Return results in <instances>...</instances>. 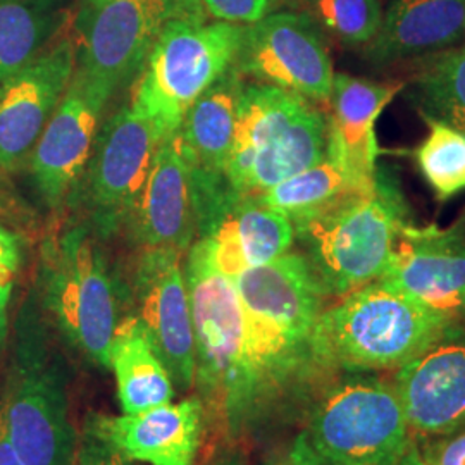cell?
Instances as JSON below:
<instances>
[{
    "label": "cell",
    "instance_id": "36",
    "mask_svg": "<svg viewBox=\"0 0 465 465\" xmlns=\"http://www.w3.org/2000/svg\"><path fill=\"white\" fill-rule=\"evenodd\" d=\"M13 293V282L0 284V341L5 338L7 332V305Z\"/></svg>",
    "mask_w": 465,
    "mask_h": 465
},
{
    "label": "cell",
    "instance_id": "15",
    "mask_svg": "<svg viewBox=\"0 0 465 465\" xmlns=\"http://www.w3.org/2000/svg\"><path fill=\"white\" fill-rule=\"evenodd\" d=\"M232 282L253 322L309 355V338L328 295L300 252L250 267Z\"/></svg>",
    "mask_w": 465,
    "mask_h": 465
},
{
    "label": "cell",
    "instance_id": "12",
    "mask_svg": "<svg viewBox=\"0 0 465 465\" xmlns=\"http://www.w3.org/2000/svg\"><path fill=\"white\" fill-rule=\"evenodd\" d=\"M183 255L173 249H143L132 288L134 316L180 391L195 384V334Z\"/></svg>",
    "mask_w": 465,
    "mask_h": 465
},
{
    "label": "cell",
    "instance_id": "25",
    "mask_svg": "<svg viewBox=\"0 0 465 465\" xmlns=\"http://www.w3.org/2000/svg\"><path fill=\"white\" fill-rule=\"evenodd\" d=\"M78 0H0V80L55 44Z\"/></svg>",
    "mask_w": 465,
    "mask_h": 465
},
{
    "label": "cell",
    "instance_id": "32",
    "mask_svg": "<svg viewBox=\"0 0 465 465\" xmlns=\"http://www.w3.org/2000/svg\"><path fill=\"white\" fill-rule=\"evenodd\" d=\"M264 465H328V462L317 453L307 432L303 431L286 449L274 453Z\"/></svg>",
    "mask_w": 465,
    "mask_h": 465
},
{
    "label": "cell",
    "instance_id": "29",
    "mask_svg": "<svg viewBox=\"0 0 465 465\" xmlns=\"http://www.w3.org/2000/svg\"><path fill=\"white\" fill-rule=\"evenodd\" d=\"M381 0H307V15L347 45L371 44L382 21Z\"/></svg>",
    "mask_w": 465,
    "mask_h": 465
},
{
    "label": "cell",
    "instance_id": "9",
    "mask_svg": "<svg viewBox=\"0 0 465 465\" xmlns=\"http://www.w3.org/2000/svg\"><path fill=\"white\" fill-rule=\"evenodd\" d=\"M161 142L153 123L132 104L100 126L84 174L90 228L99 238L128 226Z\"/></svg>",
    "mask_w": 465,
    "mask_h": 465
},
{
    "label": "cell",
    "instance_id": "21",
    "mask_svg": "<svg viewBox=\"0 0 465 465\" xmlns=\"http://www.w3.org/2000/svg\"><path fill=\"white\" fill-rule=\"evenodd\" d=\"M465 35V0H388L381 28L366 45L374 67L451 49Z\"/></svg>",
    "mask_w": 465,
    "mask_h": 465
},
{
    "label": "cell",
    "instance_id": "33",
    "mask_svg": "<svg viewBox=\"0 0 465 465\" xmlns=\"http://www.w3.org/2000/svg\"><path fill=\"white\" fill-rule=\"evenodd\" d=\"M422 457L430 465H465V430L451 438L432 443Z\"/></svg>",
    "mask_w": 465,
    "mask_h": 465
},
{
    "label": "cell",
    "instance_id": "8",
    "mask_svg": "<svg viewBox=\"0 0 465 465\" xmlns=\"http://www.w3.org/2000/svg\"><path fill=\"white\" fill-rule=\"evenodd\" d=\"M174 17L205 19L190 0L78 2L76 67L116 94L140 76L163 28Z\"/></svg>",
    "mask_w": 465,
    "mask_h": 465
},
{
    "label": "cell",
    "instance_id": "7",
    "mask_svg": "<svg viewBox=\"0 0 465 465\" xmlns=\"http://www.w3.org/2000/svg\"><path fill=\"white\" fill-rule=\"evenodd\" d=\"M411 431L395 384L355 378L324 395L305 432L328 465H397Z\"/></svg>",
    "mask_w": 465,
    "mask_h": 465
},
{
    "label": "cell",
    "instance_id": "18",
    "mask_svg": "<svg viewBox=\"0 0 465 465\" xmlns=\"http://www.w3.org/2000/svg\"><path fill=\"white\" fill-rule=\"evenodd\" d=\"M143 249L186 253L197 238L192 164L178 134L163 138L128 223Z\"/></svg>",
    "mask_w": 465,
    "mask_h": 465
},
{
    "label": "cell",
    "instance_id": "38",
    "mask_svg": "<svg viewBox=\"0 0 465 465\" xmlns=\"http://www.w3.org/2000/svg\"><path fill=\"white\" fill-rule=\"evenodd\" d=\"M213 465H247L238 453H224Z\"/></svg>",
    "mask_w": 465,
    "mask_h": 465
},
{
    "label": "cell",
    "instance_id": "31",
    "mask_svg": "<svg viewBox=\"0 0 465 465\" xmlns=\"http://www.w3.org/2000/svg\"><path fill=\"white\" fill-rule=\"evenodd\" d=\"M74 465H132V460H128L105 441L86 432L84 443L76 451Z\"/></svg>",
    "mask_w": 465,
    "mask_h": 465
},
{
    "label": "cell",
    "instance_id": "6",
    "mask_svg": "<svg viewBox=\"0 0 465 465\" xmlns=\"http://www.w3.org/2000/svg\"><path fill=\"white\" fill-rule=\"evenodd\" d=\"M99 236L82 224L49 240L42 255V286L50 314L67 340L109 369L119 324V288Z\"/></svg>",
    "mask_w": 465,
    "mask_h": 465
},
{
    "label": "cell",
    "instance_id": "27",
    "mask_svg": "<svg viewBox=\"0 0 465 465\" xmlns=\"http://www.w3.org/2000/svg\"><path fill=\"white\" fill-rule=\"evenodd\" d=\"M372 180L362 182L355 178L326 150V155L314 166L307 167L299 174L259 193L257 199L282 213L293 226H297L351 190L366 188Z\"/></svg>",
    "mask_w": 465,
    "mask_h": 465
},
{
    "label": "cell",
    "instance_id": "26",
    "mask_svg": "<svg viewBox=\"0 0 465 465\" xmlns=\"http://www.w3.org/2000/svg\"><path fill=\"white\" fill-rule=\"evenodd\" d=\"M407 99L424 119L440 121L465 134V47L434 52L416 59Z\"/></svg>",
    "mask_w": 465,
    "mask_h": 465
},
{
    "label": "cell",
    "instance_id": "22",
    "mask_svg": "<svg viewBox=\"0 0 465 465\" xmlns=\"http://www.w3.org/2000/svg\"><path fill=\"white\" fill-rule=\"evenodd\" d=\"M400 90H403V82L388 84L334 74L328 99L331 116L328 117L326 150L362 182H371L378 167L376 121Z\"/></svg>",
    "mask_w": 465,
    "mask_h": 465
},
{
    "label": "cell",
    "instance_id": "19",
    "mask_svg": "<svg viewBox=\"0 0 465 465\" xmlns=\"http://www.w3.org/2000/svg\"><path fill=\"white\" fill-rule=\"evenodd\" d=\"M197 238L207 242L217 269L232 280L250 267L272 262L290 252L295 228L288 217L262 203L257 195L234 192L200 221Z\"/></svg>",
    "mask_w": 465,
    "mask_h": 465
},
{
    "label": "cell",
    "instance_id": "1",
    "mask_svg": "<svg viewBox=\"0 0 465 465\" xmlns=\"http://www.w3.org/2000/svg\"><path fill=\"white\" fill-rule=\"evenodd\" d=\"M184 278L195 334V382L211 412L236 431L303 366L250 328L234 282L217 269L203 238L188 249Z\"/></svg>",
    "mask_w": 465,
    "mask_h": 465
},
{
    "label": "cell",
    "instance_id": "17",
    "mask_svg": "<svg viewBox=\"0 0 465 465\" xmlns=\"http://www.w3.org/2000/svg\"><path fill=\"white\" fill-rule=\"evenodd\" d=\"M5 432L26 465H74L76 434L63 382L45 369L25 371L0 407Z\"/></svg>",
    "mask_w": 465,
    "mask_h": 465
},
{
    "label": "cell",
    "instance_id": "28",
    "mask_svg": "<svg viewBox=\"0 0 465 465\" xmlns=\"http://www.w3.org/2000/svg\"><path fill=\"white\" fill-rule=\"evenodd\" d=\"M430 134L416 152L424 180L440 200L465 190V134L440 121L426 119Z\"/></svg>",
    "mask_w": 465,
    "mask_h": 465
},
{
    "label": "cell",
    "instance_id": "30",
    "mask_svg": "<svg viewBox=\"0 0 465 465\" xmlns=\"http://www.w3.org/2000/svg\"><path fill=\"white\" fill-rule=\"evenodd\" d=\"M209 21L252 25L271 13V0H190Z\"/></svg>",
    "mask_w": 465,
    "mask_h": 465
},
{
    "label": "cell",
    "instance_id": "14",
    "mask_svg": "<svg viewBox=\"0 0 465 465\" xmlns=\"http://www.w3.org/2000/svg\"><path fill=\"white\" fill-rule=\"evenodd\" d=\"M76 67L74 44L59 38L28 66L0 80V171L25 166Z\"/></svg>",
    "mask_w": 465,
    "mask_h": 465
},
{
    "label": "cell",
    "instance_id": "5",
    "mask_svg": "<svg viewBox=\"0 0 465 465\" xmlns=\"http://www.w3.org/2000/svg\"><path fill=\"white\" fill-rule=\"evenodd\" d=\"M243 26L174 17L163 28L132 99L163 138L180 130L193 102L232 66Z\"/></svg>",
    "mask_w": 465,
    "mask_h": 465
},
{
    "label": "cell",
    "instance_id": "3",
    "mask_svg": "<svg viewBox=\"0 0 465 465\" xmlns=\"http://www.w3.org/2000/svg\"><path fill=\"white\" fill-rule=\"evenodd\" d=\"M340 299L321 312L311 332L314 366L399 369L457 324L382 280Z\"/></svg>",
    "mask_w": 465,
    "mask_h": 465
},
{
    "label": "cell",
    "instance_id": "37",
    "mask_svg": "<svg viewBox=\"0 0 465 465\" xmlns=\"http://www.w3.org/2000/svg\"><path fill=\"white\" fill-rule=\"evenodd\" d=\"M397 465H430L426 460H424V457H422V453L419 451L417 447L414 445H411L409 450L403 453V457L400 459L399 464Z\"/></svg>",
    "mask_w": 465,
    "mask_h": 465
},
{
    "label": "cell",
    "instance_id": "20",
    "mask_svg": "<svg viewBox=\"0 0 465 465\" xmlns=\"http://www.w3.org/2000/svg\"><path fill=\"white\" fill-rule=\"evenodd\" d=\"M203 414L200 399L169 401L136 414L95 416L88 432L132 462L193 465L202 443Z\"/></svg>",
    "mask_w": 465,
    "mask_h": 465
},
{
    "label": "cell",
    "instance_id": "34",
    "mask_svg": "<svg viewBox=\"0 0 465 465\" xmlns=\"http://www.w3.org/2000/svg\"><path fill=\"white\" fill-rule=\"evenodd\" d=\"M21 264V242L16 232L0 226V284L13 282Z\"/></svg>",
    "mask_w": 465,
    "mask_h": 465
},
{
    "label": "cell",
    "instance_id": "23",
    "mask_svg": "<svg viewBox=\"0 0 465 465\" xmlns=\"http://www.w3.org/2000/svg\"><path fill=\"white\" fill-rule=\"evenodd\" d=\"M243 84L245 78L230 67L184 114L176 134L195 173L214 178L226 176Z\"/></svg>",
    "mask_w": 465,
    "mask_h": 465
},
{
    "label": "cell",
    "instance_id": "2",
    "mask_svg": "<svg viewBox=\"0 0 465 465\" xmlns=\"http://www.w3.org/2000/svg\"><path fill=\"white\" fill-rule=\"evenodd\" d=\"M409 223L399 176L378 166L369 186L351 190L293 228L300 253L324 293L343 297L381 276Z\"/></svg>",
    "mask_w": 465,
    "mask_h": 465
},
{
    "label": "cell",
    "instance_id": "16",
    "mask_svg": "<svg viewBox=\"0 0 465 465\" xmlns=\"http://www.w3.org/2000/svg\"><path fill=\"white\" fill-rule=\"evenodd\" d=\"M395 388L411 430L447 434L465 424V330L450 328L440 340L399 367Z\"/></svg>",
    "mask_w": 465,
    "mask_h": 465
},
{
    "label": "cell",
    "instance_id": "4",
    "mask_svg": "<svg viewBox=\"0 0 465 465\" xmlns=\"http://www.w3.org/2000/svg\"><path fill=\"white\" fill-rule=\"evenodd\" d=\"M330 121L311 100L274 84H243L226 180L240 195H259L319 163Z\"/></svg>",
    "mask_w": 465,
    "mask_h": 465
},
{
    "label": "cell",
    "instance_id": "35",
    "mask_svg": "<svg viewBox=\"0 0 465 465\" xmlns=\"http://www.w3.org/2000/svg\"><path fill=\"white\" fill-rule=\"evenodd\" d=\"M0 465H26L17 455L16 450L13 447V443L5 432L2 412H0Z\"/></svg>",
    "mask_w": 465,
    "mask_h": 465
},
{
    "label": "cell",
    "instance_id": "24",
    "mask_svg": "<svg viewBox=\"0 0 465 465\" xmlns=\"http://www.w3.org/2000/svg\"><path fill=\"white\" fill-rule=\"evenodd\" d=\"M109 369L114 371L123 414H136L169 403L174 384L163 361L150 347L138 319L130 314L117 324Z\"/></svg>",
    "mask_w": 465,
    "mask_h": 465
},
{
    "label": "cell",
    "instance_id": "13",
    "mask_svg": "<svg viewBox=\"0 0 465 465\" xmlns=\"http://www.w3.org/2000/svg\"><path fill=\"white\" fill-rule=\"evenodd\" d=\"M378 280L457 324L465 322V213L447 228L405 224Z\"/></svg>",
    "mask_w": 465,
    "mask_h": 465
},
{
    "label": "cell",
    "instance_id": "39",
    "mask_svg": "<svg viewBox=\"0 0 465 465\" xmlns=\"http://www.w3.org/2000/svg\"><path fill=\"white\" fill-rule=\"evenodd\" d=\"M82 4H95V2H104V0H78Z\"/></svg>",
    "mask_w": 465,
    "mask_h": 465
},
{
    "label": "cell",
    "instance_id": "10",
    "mask_svg": "<svg viewBox=\"0 0 465 465\" xmlns=\"http://www.w3.org/2000/svg\"><path fill=\"white\" fill-rule=\"evenodd\" d=\"M232 67L242 78L311 102H328L331 95L334 71L324 32L305 11L269 13L245 25Z\"/></svg>",
    "mask_w": 465,
    "mask_h": 465
},
{
    "label": "cell",
    "instance_id": "11",
    "mask_svg": "<svg viewBox=\"0 0 465 465\" xmlns=\"http://www.w3.org/2000/svg\"><path fill=\"white\" fill-rule=\"evenodd\" d=\"M113 95L111 86L74 67L66 94L30 157L35 188L50 209L61 207L84 180L104 109Z\"/></svg>",
    "mask_w": 465,
    "mask_h": 465
}]
</instances>
